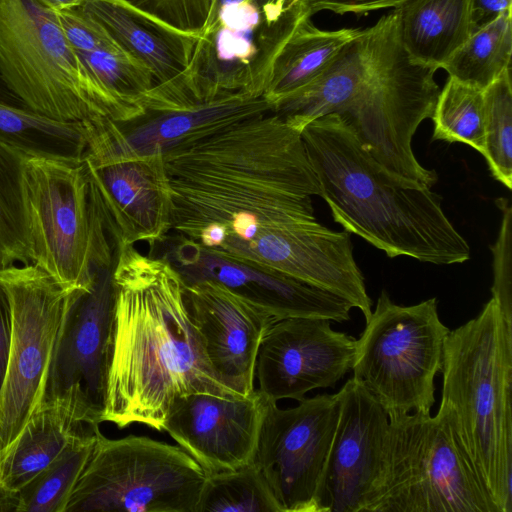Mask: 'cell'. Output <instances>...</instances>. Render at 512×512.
Segmentation results:
<instances>
[{
    "label": "cell",
    "mask_w": 512,
    "mask_h": 512,
    "mask_svg": "<svg viewBox=\"0 0 512 512\" xmlns=\"http://www.w3.org/2000/svg\"><path fill=\"white\" fill-rule=\"evenodd\" d=\"M172 229L205 252L283 274L321 190L300 131L269 111L163 151Z\"/></svg>",
    "instance_id": "1"
},
{
    "label": "cell",
    "mask_w": 512,
    "mask_h": 512,
    "mask_svg": "<svg viewBox=\"0 0 512 512\" xmlns=\"http://www.w3.org/2000/svg\"><path fill=\"white\" fill-rule=\"evenodd\" d=\"M114 331L102 422L162 431L178 397L245 398L214 375L190 317L184 282L166 258L116 245Z\"/></svg>",
    "instance_id": "2"
},
{
    "label": "cell",
    "mask_w": 512,
    "mask_h": 512,
    "mask_svg": "<svg viewBox=\"0 0 512 512\" xmlns=\"http://www.w3.org/2000/svg\"><path fill=\"white\" fill-rule=\"evenodd\" d=\"M436 71L411 60L393 9L359 29L318 78L273 112L300 132L339 114L381 165L431 187L437 175L417 161L411 142L421 122L432 118L440 92Z\"/></svg>",
    "instance_id": "3"
},
{
    "label": "cell",
    "mask_w": 512,
    "mask_h": 512,
    "mask_svg": "<svg viewBox=\"0 0 512 512\" xmlns=\"http://www.w3.org/2000/svg\"><path fill=\"white\" fill-rule=\"evenodd\" d=\"M333 219L388 257L433 264L463 263L470 247L428 185L381 165L336 113L301 132Z\"/></svg>",
    "instance_id": "4"
},
{
    "label": "cell",
    "mask_w": 512,
    "mask_h": 512,
    "mask_svg": "<svg viewBox=\"0 0 512 512\" xmlns=\"http://www.w3.org/2000/svg\"><path fill=\"white\" fill-rule=\"evenodd\" d=\"M441 373L466 452L498 512H512V322L494 298L449 331Z\"/></svg>",
    "instance_id": "5"
},
{
    "label": "cell",
    "mask_w": 512,
    "mask_h": 512,
    "mask_svg": "<svg viewBox=\"0 0 512 512\" xmlns=\"http://www.w3.org/2000/svg\"><path fill=\"white\" fill-rule=\"evenodd\" d=\"M363 512H498L447 403L389 420Z\"/></svg>",
    "instance_id": "6"
},
{
    "label": "cell",
    "mask_w": 512,
    "mask_h": 512,
    "mask_svg": "<svg viewBox=\"0 0 512 512\" xmlns=\"http://www.w3.org/2000/svg\"><path fill=\"white\" fill-rule=\"evenodd\" d=\"M0 81L21 105L54 120L127 122L54 12L36 0H0Z\"/></svg>",
    "instance_id": "7"
},
{
    "label": "cell",
    "mask_w": 512,
    "mask_h": 512,
    "mask_svg": "<svg viewBox=\"0 0 512 512\" xmlns=\"http://www.w3.org/2000/svg\"><path fill=\"white\" fill-rule=\"evenodd\" d=\"M22 196L31 263L64 288L88 290L93 266L112 262L116 244L82 159L27 156Z\"/></svg>",
    "instance_id": "8"
},
{
    "label": "cell",
    "mask_w": 512,
    "mask_h": 512,
    "mask_svg": "<svg viewBox=\"0 0 512 512\" xmlns=\"http://www.w3.org/2000/svg\"><path fill=\"white\" fill-rule=\"evenodd\" d=\"M449 331L438 315L436 298L403 306L381 292L357 339L352 371L389 420L430 414Z\"/></svg>",
    "instance_id": "9"
},
{
    "label": "cell",
    "mask_w": 512,
    "mask_h": 512,
    "mask_svg": "<svg viewBox=\"0 0 512 512\" xmlns=\"http://www.w3.org/2000/svg\"><path fill=\"white\" fill-rule=\"evenodd\" d=\"M206 475L180 446L100 434L65 512H196Z\"/></svg>",
    "instance_id": "10"
},
{
    "label": "cell",
    "mask_w": 512,
    "mask_h": 512,
    "mask_svg": "<svg viewBox=\"0 0 512 512\" xmlns=\"http://www.w3.org/2000/svg\"><path fill=\"white\" fill-rule=\"evenodd\" d=\"M11 308V336L0 389V451L43 403L68 311L83 289H67L33 263L0 269Z\"/></svg>",
    "instance_id": "11"
},
{
    "label": "cell",
    "mask_w": 512,
    "mask_h": 512,
    "mask_svg": "<svg viewBox=\"0 0 512 512\" xmlns=\"http://www.w3.org/2000/svg\"><path fill=\"white\" fill-rule=\"evenodd\" d=\"M84 123L82 161L115 244L163 243L172 229L163 152H137L127 143L120 124L108 118Z\"/></svg>",
    "instance_id": "12"
},
{
    "label": "cell",
    "mask_w": 512,
    "mask_h": 512,
    "mask_svg": "<svg viewBox=\"0 0 512 512\" xmlns=\"http://www.w3.org/2000/svg\"><path fill=\"white\" fill-rule=\"evenodd\" d=\"M338 394L282 409L267 401L254 464L280 512H317V497L339 417Z\"/></svg>",
    "instance_id": "13"
},
{
    "label": "cell",
    "mask_w": 512,
    "mask_h": 512,
    "mask_svg": "<svg viewBox=\"0 0 512 512\" xmlns=\"http://www.w3.org/2000/svg\"><path fill=\"white\" fill-rule=\"evenodd\" d=\"M115 260L93 266L88 290L73 301L49 371L43 402L67 396L94 424L102 423L109 373L115 290Z\"/></svg>",
    "instance_id": "14"
},
{
    "label": "cell",
    "mask_w": 512,
    "mask_h": 512,
    "mask_svg": "<svg viewBox=\"0 0 512 512\" xmlns=\"http://www.w3.org/2000/svg\"><path fill=\"white\" fill-rule=\"evenodd\" d=\"M322 318L294 317L274 321L257 354L255 377L269 401H301L317 388L334 387L350 370L357 339L333 330Z\"/></svg>",
    "instance_id": "15"
},
{
    "label": "cell",
    "mask_w": 512,
    "mask_h": 512,
    "mask_svg": "<svg viewBox=\"0 0 512 512\" xmlns=\"http://www.w3.org/2000/svg\"><path fill=\"white\" fill-rule=\"evenodd\" d=\"M339 417L317 497V512H363L378 476L389 418L353 377L337 392Z\"/></svg>",
    "instance_id": "16"
},
{
    "label": "cell",
    "mask_w": 512,
    "mask_h": 512,
    "mask_svg": "<svg viewBox=\"0 0 512 512\" xmlns=\"http://www.w3.org/2000/svg\"><path fill=\"white\" fill-rule=\"evenodd\" d=\"M267 401L258 389L245 398L185 394L171 404L162 431L206 473L237 469L254 460Z\"/></svg>",
    "instance_id": "17"
},
{
    "label": "cell",
    "mask_w": 512,
    "mask_h": 512,
    "mask_svg": "<svg viewBox=\"0 0 512 512\" xmlns=\"http://www.w3.org/2000/svg\"><path fill=\"white\" fill-rule=\"evenodd\" d=\"M186 305L216 378L242 397L254 390L261 340L276 319L214 280L184 283Z\"/></svg>",
    "instance_id": "18"
},
{
    "label": "cell",
    "mask_w": 512,
    "mask_h": 512,
    "mask_svg": "<svg viewBox=\"0 0 512 512\" xmlns=\"http://www.w3.org/2000/svg\"><path fill=\"white\" fill-rule=\"evenodd\" d=\"M172 244L165 258L184 283L217 281L276 320L304 317L342 323L350 319L352 304L331 292L283 274L225 260L181 236L176 235Z\"/></svg>",
    "instance_id": "19"
},
{
    "label": "cell",
    "mask_w": 512,
    "mask_h": 512,
    "mask_svg": "<svg viewBox=\"0 0 512 512\" xmlns=\"http://www.w3.org/2000/svg\"><path fill=\"white\" fill-rule=\"evenodd\" d=\"M98 427L68 397L43 402L18 436L0 451L1 486L17 495L77 439Z\"/></svg>",
    "instance_id": "20"
},
{
    "label": "cell",
    "mask_w": 512,
    "mask_h": 512,
    "mask_svg": "<svg viewBox=\"0 0 512 512\" xmlns=\"http://www.w3.org/2000/svg\"><path fill=\"white\" fill-rule=\"evenodd\" d=\"M269 111L271 106L263 96L236 93L181 108L148 112L120 126L127 143L137 152L148 154L163 152Z\"/></svg>",
    "instance_id": "21"
},
{
    "label": "cell",
    "mask_w": 512,
    "mask_h": 512,
    "mask_svg": "<svg viewBox=\"0 0 512 512\" xmlns=\"http://www.w3.org/2000/svg\"><path fill=\"white\" fill-rule=\"evenodd\" d=\"M395 9L400 38L411 60L436 70L475 30L470 0H406Z\"/></svg>",
    "instance_id": "22"
},
{
    "label": "cell",
    "mask_w": 512,
    "mask_h": 512,
    "mask_svg": "<svg viewBox=\"0 0 512 512\" xmlns=\"http://www.w3.org/2000/svg\"><path fill=\"white\" fill-rule=\"evenodd\" d=\"M81 8L151 69L156 85L168 84L183 75L197 39L167 33L115 0H86Z\"/></svg>",
    "instance_id": "23"
},
{
    "label": "cell",
    "mask_w": 512,
    "mask_h": 512,
    "mask_svg": "<svg viewBox=\"0 0 512 512\" xmlns=\"http://www.w3.org/2000/svg\"><path fill=\"white\" fill-rule=\"evenodd\" d=\"M360 28L323 30L305 21L280 52L264 98L271 110L318 78Z\"/></svg>",
    "instance_id": "24"
},
{
    "label": "cell",
    "mask_w": 512,
    "mask_h": 512,
    "mask_svg": "<svg viewBox=\"0 0 512 512\" xmlns=\"http://www.w3.org/2000/svg\"><path fill=\"white\" fill-rule=\"evenodd\" d=\"M0 140L27 155L82 159L86 127L0 100Z\"/></svg>",
    "instance_id": "25"
},
{
    "label": "cell",
    "mask_w": 512,
    "mask_h": 512,
    "mask_svg": "<svg viewBox=\"0 0 512 512\" xmlns=\"http://www.w3.org/2000/svg\"><path fill=\"white\" fill-rule=\"evenodd\" d=\"M511 55V12H505L475 29L442 69L448 77L485 90L510 68Z\"/></svg>",
    "instance_id": "26"
},
{
    "label": "cell",
    "mask_w": 512,
    "mask_h": 512,
    "mask_svg": "<svg viewBox=\"0 0 512 512\" xmlns=\"http://www.w3.org/2000/svg\"><path fill=\"white\" fill-rule=\"evenodd\" d=\"M101 432L95 428L17 494L16 512H65L68 499L86 467Z\"/></svg>",
    "instance_id": "27"
},
{
    "label": "cell",
    "mask_w": 512,
    "mask_h": 512,
    "mask_svg": "<svg viewBox=\"0 0 512 512\" xmlns=\"http://www.w3.org/2000/svg\"><path fill=\"white\" fill-rule=\"evenodd\" d=\"M25 152L0 140V269L31 263L22 196Z\"/></svg>",
    "instance_id": "28"
},
{
    "label": "cell",
    "mask_w": 512,
    "mask_h": 512,
    "mask_svg": "<svg viewBox=\"0 0 512 512\" xmlns=\"http://www.w3.org/2000/svg\"><path fill=\"white\" fill-rule=\"evenodd\" d=\"M484 90L448 77L434 108V140L465 143L485 152Z\"/></svg>",
    "instance_id": "29"
},
{
    "label": "cell",
    "mask_w": 512,
    "mask_h": 512,
    "mask_svg": "<svg viewBox=\"0 0 512 512\" xmlns=\"http://www.w3.org/2000/svg\"><path fill=\"white\" fill-rule=\"evenodd\" d=\"M280 512L254 462L207 473L196 512Z\"/></svg>",
    "instance_id": "30"
},
{
    "label": "cell",
    "mask_w": 512,
    "mask_h": 512,
    "mask_svg": "<svg viewBox=\"0 0 512 512\" xmlns=\"http://www.w3.org/2000/svg\"><path fill=\"white\" fill-rule=\"evenodd\" d=\"M484 157L493 177L512 188V84L510 68L484 91Z\"/></svg>",
    "instance_id": "31"
},
{
    "label": "cell",
    "mask_w": 512,
    "mask_h": 512,
    "mask_svg": "<svg viewBox=\"0 0 512 512\" xmlns=\"http://www.w3.org/2000/svg\"><path fill=\"white\" fill-rule=\"evenodd\" d=\"M496 204L502 221L498 238L490 247L494 275L491 291L504 317L512 322V208L506 198L497 199Z\"/></svg>",
    "instance_id": "32"
},
{
    "label": "cell",
    "mask_w": 512,
    "mask_h": 512,
    "mask_svg": "<svg viewBox=\"0 0 512 512\" xmlns=\"http://www.w3.org/2000/svg\"><path fill=\"white\" fill-rule=\"evenodd\" d=\"M57 21L76 51H91L120 43L81 7L54 12Z\"/></svg>",
    "instance_id": "33"
},
{
    "label": "cell",
    "mask_w": 512,
    "mask_h": 512,
    "mask_svg": "<svg viewBox=\"0 0 512 512\" xmlns=\"http://www.w3.org/2000/svg\"><path fill=\"white\" fill-rule=\"evenodd\" d=\"M406 0H311L313 14L326 11L338 15H365L386 8H397Z\"/></svg>",
    "instance_id": "34"
},
{
    "label": "cell",
    "mask_w": 512,
    "mask_h": 512,
    "mask_svg": "<svg viewBox=\"0 0 512 512\" xmlns=\"http://www.w3.org/2000/svg\"><path fill=\"white\" fill-rule=\"evenodd\" d=\"M11 336V308L9 298L0 283V389L4 380Z\"/></svg>",
    "instance_id": "35"
},
{
    "label": "cell",
    "mask_w": 512,
    "mask_h": 512,
    "mask_svg": "<svg viewBox=\"0 0 512 512\" xmlns=\"http://www.w3.org/2000/svg\"><path fill=\"white\" fill-rule=\"evenodd\" d=\"M512 0H470L471 18L477 29L498 15L511 12Z\"/></svg>",
    "instance_id": "36"
},
{
    "label": "cell",
    "mask_w": 512,
    "mask_h": 512,
    "mask_svg": "<svg viewBox=\"0 0 512 512\" xmlns=\"http://www.w3.org/2000/svg\"><path fill=\"white\" fill-rule=\"evenodd\" d=\"M49 10L56 12L81 7L86 0H36Z\"/></svg>",
    "instance_id": "37"
},
{
    "label": "cell",
    "mask_w": 512,
    "mask_h": 512,
    "mask_svg": "<svg viewBox=\"0 0 512 512\" xmlns=\"http://www.w3.org/2000/svg\"><path fill=\"white\" fill-rule=\"evenodd\" d=\"M17 501V495L5 490L0 484V512H16Z\"/></svg>",
    "instance_id": "38"
},
{
    "label": "cell",
    "mask_w": 512,
    "mask_h": 512,
    "mask_svg": "<svg viewBox=\"0 0 512 512\" xmlns=\"http://www.w3.org/2000/svg\"><path fill=\"white\" fill-rule=\"evenodd\" d=\"M0 100H3L5 102L14 104V105H21L10 93L9 91L4 87V85L0 81Z\"/></svg>",
    "instance_id": "39"
},
{
    "label": "cell",
    "mask_w": 512,
    "mask_h": 512,
    "mask_svg": "<svg viewBox=\"0 0 512 512\" xmlns=\"http://www.w3.org/2000/svg\"><path fill=\"white\" fill-rule=\"evenodd\" d=\"M124 1L125 3H127L128 5H133L135 4L138 0H122Z\"/></svg>",
    "instance_id": "40"
}]
</instances>
